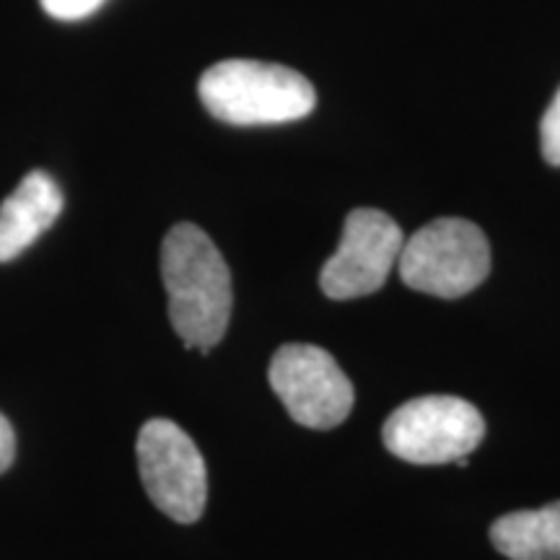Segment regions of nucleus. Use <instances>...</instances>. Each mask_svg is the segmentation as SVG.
Masks as SVG:
<instances>
[{"label":"nucleus","instance_id":"1","mask_svg":"<svg viewBox=\"0 0 560 560\" xmlns=\"http://www.w3.org/2000/svg\"><path fill=\"white\" fill-rule=\"evenodd\" d=\"M161 278L172 327L185 348L208 353L226 335L234 293L231 270L213 240L195 223H177L161 244Z\"/></svg>","mask_w":560,"mask_h":560},{"label":"nucleus","instance_id":"2","mask_svg":"<svg viewBox=\"0 0 560 560\" xmlns=\"http://www.w3.org/2000/svg\"><path fill=\"white\" fill-rule=\"evenodd\" d=\"M198 94L215 120L236 128L304 120L317 107L306 75L278 62L221 60L200 75Z\"/></svg>","mask_w":560,"mask_h":560},{"label":"nucleus","instance_id":"3","mask_svg":"<svg viewBox=\"0 0 560 560\" xmlns=\"http://www.w3.org/2000/svg\"><path fill=\"white\" fill-rule=\"evenodd\" d=\"M397 265L412 291L459 299L488 278L490 244L472 221L436 219L405 240Z\"/></svg>","mask_w":560,"mask_h":560},{"label":"nucleus","instance_id":"4","mask_svg":"<svg viewBox=\"0 0 560 560\" xmlns=\"http://www.w3.org/2000/svg\"><path fill=\"white\" fill-rule=\"evenodd\" d=\"M486 436V420L472 402L452 395H425L405 402L384 420V446L410 465L465 459Z\"/></svg>","mask_w":560,"mask_h":560},{"label":"nucleus","instance_id":"5","mask_svg":"<svg viewBox=\"0 0 560 560\" xmlns=\"http://www.w3.org/2000/svg\"><path fill=\"white\" fill-rule=\"evenodd\" d=\"M138 470L159 511L195 524L208 503V470L198 444L170 418H153L138 433Z\"/></svg>","mask_w":560,"mask_h":560},{"label":"nucleus","instance_id":"6","mask_svg":"<svg viewBox=\"0 0 560 560\" xmlns=\"http://www.w3.org/2000/svg\"><path fill=\"white\" fill-rule=\"evenodd\" d=\"M268 380L289 416L306 429H335L353 410V384L338 361L319 346L289 342L278 348Z\"/></svg>","mask_w":560,"mask_h":560},{"label":"nucleus","instance_id":"7","mask_svg":"<svg viewBox=\"0 0 560 560\" xmlns=\"http://www.w3.org/2000/svg\"><path fill=\"white\" fill-rule=\"evenodd\" d=\"M402 244V229L384 210H350L342 226L340 247L319 272L325 296L348 301L380 291L397 265Z\"/></svg>","mask_w":560,"mask_h":560},{"label":"nucleus","instance_id":"8","mask_svg":"<svg viewBox=\"0 0 560 560\" xmlns=\"http://www.w3.org/2000/svg\"><path fill=\"white\" fill-rule=\"evenodd\" d=\"M62 190L50 174L34 170L0 202V262L24 255L60 219Z\"/></svg>","mask_w":560,"mask_h":560},{"label":"nucleus","instance_id":"9","mask_svg":"<svg viewBox=\"0 0 560 560\" xmlns=\"http://www.w3.org/2000/svg\"><path fill=\"white\" fill-rule=\"evenodd\" d=\"M490 542L509 560H560V501L501 516L490 527Z\"/></svg>","mask_w":560,"mask_h":560},{"label":"nucleus","instance_id":"10","mask_svg":"<svg viewBox=\"0 0 560 560\" xmlns=\"http://www.w3.org/2000/svg\"><path fill=\"white\" fill-rule=\"evenodd\" d=\"M540 140H542V156L550 166H560V89L552 96L550 107L545 109L540 122Z\"/></svg>","mask_w":560,"mask_h":560},{"label":"nucleus","instance_id":"11","mask_svg":"<svg viewBox=\"0 0 560 560\" xmlns=\"http://www.w3.org/2000/svg\"><path fill=\"white\" fill-rule=\"evenodd\" d=\"M47 16L58 21H81L102 9L104 0H39Z\"/></svg>","mask_w":560,"mask_h":560},{"label":"nucleus","instance_id":"12","mask_svg":"<svg viewBox=\"0 0 560 560\" xmlns=\"http://www.w3.org/2000/svg\"><path fill=\"white\" fill-rule=\"evenodd\" d=\"M13 457H16V433H13L9 418L0 412V472L9 470L13 465Z\"/></svg>","mask_w":560,"mask_h":560}]
</instances>
